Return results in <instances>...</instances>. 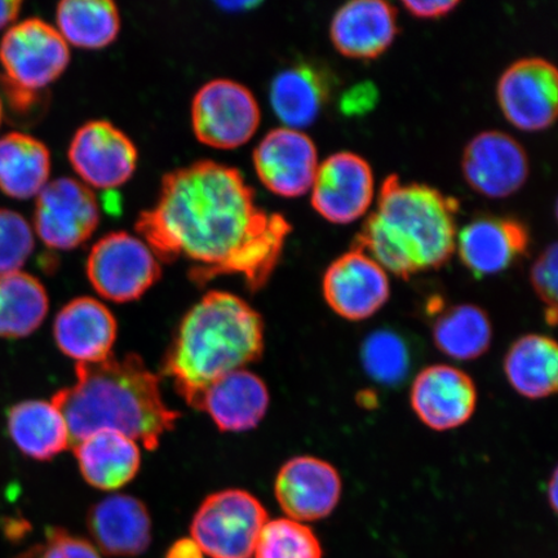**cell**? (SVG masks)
I'll use <instances>...</instances> for the list:
<instances>
[{"label": "cell", "instance_id": "obj_15", "mask_svg": "<svg viewBox=\"0 0 558 558\" xmlns=\"http://www.w3.org/2000/svg\"><path fill=\"white\" fill-rule=\"evenodd\" d=\"M466 183L487 198H507L529 178V158L518 140L500 131L474 136L462 159Z\"/></svg>", "mask_w": 558, "mask_h": 558}, {"label": "cell", "instance_id": "obj_31", "mask_svg": "<svg viewBox=\"0 0 558 558\" xmlns=\"http://www.w3.org/2000/svg\"><path fill=\"white\" fill-rule=\"evenodd\" d=\"M255 558H323V546L310 526L291 519L268 521L255 547Z\"/></svg>", "mask_w": 558, "mask_h": 558}, {"label": "cell", "instance_id": "obj_8", "mask_svg": "<svg viewBox=\"0 0 558 558\" xmlns=\"http://www.w3.org/2000/svg\"><path fill=\"white\" fill-rule=\"evenodd\" d=\"M262 111L255 96L242 83L214 80L193 97L192 128L198 142L230 150L247 144L256 134Z\"/></svg>", "mask_w": 558, "mask_h": 558}, {"label": "cell", "instance_id": "obj_19", "mask_svg": "<svg viewBox=\"0 0 558 558\" xmlns=\"http://www.w3.org/2000/svg\"><path fill=\"white\" fill-rule=\"evenodd\" d=\"M399 33L397 10L383 0H353L341 5L331 21V40L352 59H375L386 52Z\"/></svg>", "mask_w": 558, "mask_h": 558}, {"label": "cell", "instance_id": "obj_29", "mask_svg": "<svg viewBox=\"0 0 558 558\" xmlns=\"http://www.w3.org/2000/svg\"><path fill=\"white\" fill-rule=\"evenodd\" d=\"M45 286L24 271L0 276V338L21 339L39 329L47 317Z\"/></svg>", "mask_w": 558, "mask_h": 558}, {"label": "cell", "instance_id": "obj_3", "mask_svg": "<svg viewBox=\"0 0 558 558\" xmlns=\"http://www.w3.org/2000/svg\"><path fill=\"white\" fill-rule=\"evenodd\" d=\"M458 211L456 198L428 185L402 183L390 174L353 248L401 278L437 269L457 248Z\"/></svg>", "mask_w": 558, "mask_h": 558}, {"label": "cell", "instance_id": "obj_6", "mask_svg": "<svg viewBox=\"0 0 558 558\" xmlns=\"http://www.w3.org/2000/svg\"><path fill=\"white\" fill-rule=\"evenodd\" d=\"M86 271L97 294L114 303L135 302L162 276L148 244L128 232L109 233L97 241L89 251Z\"/></svg>", "mask_w": 558, "mask_h": 558}, {"label": "cell", "instance_id": "obj_28", "mask_svg": "<svg viewBox=\"0 0 558 558\" xmlns=\"http://www.w3.org/2000/svg\"><path fill=\"white\" fill-rule=\"evenodd\" d=\"M56 24L68 45L101 50L118 38L121 15L111 0H64L56 9Z\"/></svg>", "mask_w": 558, "mask_h": 558}, {"label": "cell", "instance_id": "obj_39", "mask_svg": "<svg viewBox=\"0 0 558 558\" xmlns=\"http://www.w3.org/2000/svg\"><path fill=\"white\" fill-rule=\"evenodd\" d=\"M21 9L23 2L19 0H0V31L17 19Z\"/></svg>", "mask_w": 558, "mask_h": 558}, {"label": "cell", "instance_id": "obj_40", "mask_svg": "<svg viewBox=\"0 0 558 558\" xmlns=\"http://www.w3.org/2000/svg\"><path fill=\"white\" fill-rule=\"evenodd\" d=\"M548 497L550 498V505L553 508H557V474H554L553 481H550Z\"/></svg>", "mask_w": 558, "mask_h": 558}, {"label": "cell", "instance_id": "obj_14", "mask_svg": "<svg viewBox=\"0 0 558 558\" xmlns=\"http://www.w3.org/2000/svg\"><path fill=\"white\" fill-rule=\"evenodd\" d=\"M323 288L330 308L348 320L373 317L386 305L390 294L387 271L357 248L330 265Z\"/></svg>", "mask_w": 558, "mask_h": 558}, {"label": "cell", "instance_id": "obj_26", "mask_svg": "<svg viewBox=\"0 0 558 558\" xmlns=\"http://www.w3.org/2000/svg\"><path fill=\"white\" fill-rule=\"evenodd\" d=\"M51 153L31 135L11 132L0 137V191L25 201L50 183Z\"/></svg>", "mask_w": 558, "mask_h": 558}, {"label": "cell", "instance_id": "obj_23", "mask_svg": "<svg viewBox=\"0 0 558 558\" xmlns=\"http://www.w3.org/2000/svg\"><path fill=\"white\" fill-rule=\"evenodd\" d=\"M331 89V75L323 66L298 62L271 81V108L284 128L300 131L317 121Z\"/></svg>", "mask_w": 558, "mask_h": 558}, {"label": "cell", "instance_id": "obj_38", "mask_svg": "<svg viewBox=\"0 0 558 558\" xmlns=\"http://www.w3.org/2000/svg\"><path fill=\"white\" fill-rule=\"evenodd\" d=\"M166 558H204V553L193 539L183 538L172 544Z\"/></svg>", "mask_w": 558, "mask_h": 558}, {"label": "cell", "instance_id": "obj_25", "mask_svg": "<svg viewBox=\"0 0 558 558\" xmlns=\"http://www.w3.org/2000/svg\"><path fill=\"white\" fill-rule=\"evenodd\" d=\"M7 427L16 448L25 457L47 462L70 446L64 417L52 402L31 400L13 404Z\"/></svg>", "mask_w": 558, "mask_h": 558}, {"label": "cell", "instance_id": "obj_36", "mask_svg": "<svg viewBox=\"0 0 558 558\" xmlns=\"http://www.w3.org/2000/svg\"><path fill=\"white\" fill-rule=\"evenodd\" d=\"M376 101H378V90L373 83H362L344 94L340 109L348 116H361L372 110Z\"/></svg>", "mask_w": 558, "mask_h": 558}, {"label": "cell", "instance_id": "obj_4", "mask_svg": "<svg viewBox=\"0 0 558 558\" xmlns=\"http://www.w3.org/2000/svg\"><path fill=\"white\" fill-rule=\"evenodd\" d=\"M263 352L260 314L240 296L211 291L181 319L162 373L195 408L214 381L260 360Z\"/></svg>", "mask_w": 558, "mask_h": 558}, {"label": "cell", "instance_id": "obj_41", "mask_svg": "<svg viewBox=\"0 0 558 558\" xmlns=\"http://www.w3.org/2000/svg\"><path fill=\"white\" fill-rule=\"evenodd\" d=\"M3 120V104L2 100H0V124H2Z\"/></svg>", "mask_w": 558, "mask_h": 558}, {"label": "cell", "instance_id": "obj_22", "mask_svg": "<svg viewBox=\"0 0 558 558\" xmlns=\"http://www.w3.org/2000/svg\"><path fill=\"white\" fill-rule=\"evenodd\" d=\"M529 233L513 219L481 218L457 236L460 259L474 276L497 275L526 253Z\"/></svg>", "mask_w": 558, "mask_h": 558}, {"label": "cell", "instance_id": "obj_11", "mask_svg": "<svg viewBox=\"0 0 558 558\" xmlns=\"http://www.w3.org/2000/svg\"><path fill=\"white\" fill-rule=\"evenodd\" d=\"M497 96L501 111L514 128L547 130L557 117V69L541 58L515 61L501 74Z\"/></svg>", "mask_w": 558, "mask_h": 558}, {"label": "cell", "instance_id": "obj_1", "mask_svg": "<svg viewBox=\"0 0 558 558\" xmlns=\"http://www.w3.org/2000/svg\"><path fill=\"white\" fill-rule=\"evenodd\" d=\"M135 227L159 262L190 263L195 284L241 276L253 292L274 275L292 229L256 204L240 170L208 159L165 174L156 205Z\"/></svg>", "mask_w": 558, "mask_h": 558}, {"label": "cell", "instance_id": "obj_12", "mask_svg": "<svg viewBox=\"0 0 558 558\" xmlns=\"http://www.w3.org/2000/svg\"><path fill=\"white\" fill-rule=\"evenodd\" d=\"M374 192V173L367 160L341 151L318 166L312 185V206L333 225H349L367 213Z\"/></svg>", "mask_w": 558, "mask_h": 558}, {"label": "cell", "instance_id": "obj_17", "mask_svg": "<svg viewBox=\"0 0 558 558\" xmlns=\"http://www.w3.org/2000/svg\"><path fill=\"white\" fill-rule=\"evenodd\" d=\"M411 407L427 427L444 432L470 421L477 407L471 376L449 365L424 368L411 388Z\"/></svg>", "mask_w": 558, "mask_h": 558}, {"label": "cell", "instance_id": "obj_34", "mask_svg": "<svg viewBox=\"0 0 558 558\" xmlns=\"http://www.w3.org/2000/svg\"><path fill=\"white\" fill-rule=\"evenodd\" d=\"M16 558H101L86 539L69 534L65 529L50 527L46 541L25 550Z\"/></svg>", "mask_w": 558, "mask_h": 558}, {"label": "cell", "instance_id": "obj_16", "mask_svg": "<svg viewBox=\"0 0 558 558\" xmlns=\"http://www.w3.org/2000/svg\"><path fill=\"white\" fill-rule=\"evenodd\" d=\"M341 478L333 465L314 457H296L283 464L276 478V498L289 519H326L338 507Z\"/></svg>", "mask_w": 558, "mask_h": 558}, {"label": "cell", "instance_id": "obj_33", "mask_svg": "<svg viewBox=\"0 0 558 558\" xmlns=\"http://www.w3.org/2000/svg\"><path fill=\"white\" fill-rule=\"evenodd\" d=\"M34 246L33 228L24 216L0 208V276L23 268Z\"/></svg>", "mask_w": 558, "mask_h": 558}, {"label": "cell", "instance_id": "obj_37", "mask_svg": "<svg viewBox=\"0 0 558 558\" xmlns=\"http://www.w3.org/2000/svg\"><path fill=\"white\" fill-rule=\"evenodd\" d=\"M411 15L417 19H438L448 15L460 4L459 2H414V0H407L402 3Z\"/></svg>", "mask_w": 558, "mask_h": 558}, {"label": "cell", "instance_id": "obj_13", "mask_svg": "<svg viewBox=\"0 0 558 558\" xmlns=\"http://www.w3.org/2000/svg\"><path fill=\"white\" fill-rule=\"evenodd\" d=\"M253 159L257 178L279 197L298 198L312 190L318 156L304 132L288 128L269 131L256 146Z\"/></svg>", "mask_w": 558, "mask_h": 558}, {"label": "cell", "instance_id": "obj_7", "mask_svg": "<svg viewBox=\"0 0 558 558\" xmlns=\"http://www.w3.org/2000/svg\"><path fill=\"white\" fill-rule=\"evenodd\" d=\"M0 64L7 87L34 95L65 73L69 45L56 26L37 17L26 19L4 34Z\"/></svg>", "mask_w": 558, "mask_h": 558}, {"label": "cell", "instance_id": "obj_24", "mask_svg": "<svg viewBox=\"0 0 558 558\" xmlns=\"http://www.w3.org/2000/svg\"><path fill=\"white\" fill-rule=\"evenodd\" d=\"M86 483L104 492L131 483L142 465L137 444L114 430H99L73 446Z\"/></svg>", "mask_w": 558, "mask_h": 558}, {"label": "cell", "instance_id": "obj_10", "mask_svg": "<svg viewBox=\"0 0 558 558\" xmlns=\"http://www.w3.org/2000/svg\"><path fill=\"white\" fill-rule=\"evenodd\" d=\"M68 157L82 183L95 190H116L134 177L138 151L123 131L108 121H90L76 130Z\"/></svg>", "mask_w": 558, "mask_h": 558}, {"label": "cell", "instance_id": "obj_5", "mask_svg": "<svg viewBox=\"0 0 558 558\" xmlns=\"http://www.w3.org/2000/svg\"><path fill=\"white\" fill-rule=\"evenodd\" d=\"M268 513L253 494L229 488L208 495L195 512L191 533L211 558H251Z\"/></svg>", "mask_w": 558, "mask_h": 558}, {"label": "cell", "instance_id": "obj_18", "mask_svg": "<svg viewBox=\"0 0 558 558\" xmlns=\"http://www.w3.org/2000/svg\"><path fill=\"white\" fill-rule=\"evenodd\" d=\"M117 332L113 313L89 296L72 300L54 318L56 344L78 364H95L110 357Z\"/></svg>", "mask_w": 558, "mask_h": 558}, {"label": "cell", "instance_id": "obj_9", "mask_svg": "<svg viewBox=\"0 0 558 558\" xmlns=\"http://www.w3.org/2000/svg\"><path fill=\"white\" fill-rule=\"evenodd\" d=\"M99 225V202L93 190L80 180L54 179L37 195L34 229L47 247L78 248Z\"/></svg>", "mask_w": 558, "mask_h": 558}, {"label": "cell", "instance_id": "obj_20", "mask_svg": "<svg viewBox=\"0 0 558 558\" xmlns=\"http://www.w3.org/2000/svg\"><path fill=\"white\" fill-rule=\"evenodd\" d=\"M87 526L101 553L114 557L143 555L151 542V519L142 500L110 495L89 509Z\"/></svg>", "mask_w": 558, "mask_h": 558}, {"label": "cell", "instance_id": "obj_27", "mask_svg": "<svg viewBox=\"0 0 558 558\" xmlns=\"http://www.w3.org/2000/svg\"><path fill=\"white\" fill-rule=\"evenodd\" d=\"M505 372L515 392L530 400L546 399L558 386V348L544 335H525L509 348Z\"/></svg>", "mask_w": 558, "mask_h": 558}, {"label": "cell", "instance_id": "obj_35", "mask_svg": "<svg viewBox=\"0 0 558 558\" xmlns=\"http://www.w3.org/2000/svg\"><path fill=\"white\" fill-rule=\"evenodd\" d=\"M557 244L543 251L532 268V283L536 294L547 305V320L555 324L557 318Z\"/></svg>", "mask_w": 558, "mask_h": 558}, {"label": "cell", "instance_id": "obj_30", "mask_svg": "<svg viewBox=\"0 0 558 558\" xmlns=\"http://www.w3.org/2000/svg\"><path fill=\"white\" fill-rule=\"evenodd\" d=\"M492 338L490 319L476 305L451 306L435 320V344L452 360L472 361L481 357L490 348Z\"/></svg>", "mask_w": 558, "mask_h": 558}, {"label": "cell", "instance_id": "obj_32", "mask_svg": "<svg viewBox=\"0 0 558 558\" xmlns=\"http://www.w3.org/2000/svg\"><path fill=\"white\" fill-rule=\"evenodd\" d=\"M362 365L369 378L384 386H396L407 378L410 353L400 335L393 331H375L362 345Z\"/></svg>", "mask_w": 558, "mask_h": 558}, {"label": "cell", "instance_id": "obj_21", "mask_svg": "<svg viewBox=\"0 0 558 558\" xmlns=\"http://www.w3.org/2000/svg\"><path fill=\"white\" fill-rule=\"evenodd\" d=\"M269 402L263 379L242 368L214 381L194 409L205 411L221 432H246L263 421Z\"/></svg>", "mask_w": 558, "mask_h": 558}, {"label": "cell", "instance_id": "obj_2", "mask_svg": "<svg viewBox=\"0 0 558 558\" xmlns=\"http://www.w3.org/2000/svg\"><path fill=\"white\" fill-rule=\"evenodd\" d=\"M75 375V384L51 400L66 423L70 448L95 432L114 430L156 450L178 422L180 414L167 407L158 376L137 354L76 364Z\"/></svg>", "mask_w": 558, "mask_h": 558}]
</instances>
